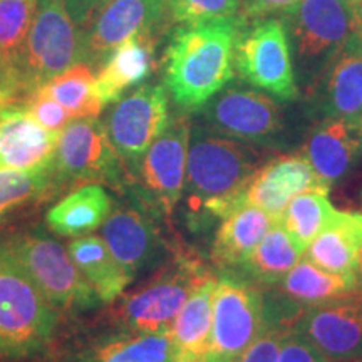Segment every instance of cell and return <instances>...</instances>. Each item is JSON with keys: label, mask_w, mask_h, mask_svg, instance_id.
<instances>
[{"label": "cell", "mask_w": 362, "mask_h": 362, "mask_svg": "<svg viewBox=\"0 0 362 362\" xmlns=\"http://www.w3.org/2000/svg\"><path fill=\"white\" fill-rule=\"evenodd\" d=\"M243 17L180 24L163 54L165 88L180 107L202 110L235 76V45Z\"/></svg>", "instance_id": "cell-1"}, {"label": "cell", "mask_w": 362, "mask_h": 362, "mask_svg": "<svg viewBox=\"0 0 362 362\" xmlns=\"http://www.w3.org/2000/svg\"><path fill=\"white\" fill-rule=\"evenodd\" d=\"M262 153L253 144L225 138L208 128H194L187 158L188 205L225 218L243 205V189L260 166Z\"/></svg>", "instance_id": "cell-2"}, {"label": "cell", "mask_w": 362, "mask_h": 362, "mask_svg": "<svg viewBox=\"0 0 362 362\" xmlns=\"http://www.w3.org/2000/svg\"><path fill=\"white\" fill-rule=\"evenodd\" d=\"M59 315L29 275L0 250V357L24 361L52 344Z\"/></svg>", "instance_id": "cell-3"}, {"label": "cell", "mask_w": 362, "mask_h": 362, "mask_svg": "<svg viewBox=\"0 0 362 362\" xmlns=\"http://www.w3.org/2000/svg\"><path fill=\"white\" fill-rule=\"evenodd\" d=\"M0 250L29 275L56 309L86 310L101 302L72 262L69 250L49 235L16 233L0 243Z\"/></svg>", "instance_id": "cell-4"}, {"label": "cell", "mask_w": 362, "mask_h": 362, "mask_svg": "<svg viewBox=\"0 0 362 362\" xmlns=\"http://www.w3.org/2000/svg\"><path fill=\"white\" fill-rule=\"evenodd\" d=\"M211 277L215 275L200 260L176 257L143 287L123 298L116 309L117 324L131 332H170L185 302Z\"/></svg>", "instance_id": "cell-5"}, {"label": "cell", "mask_w": 362, "mask_h": 362, "mask_svg": "<svg viewBox=\"0 0 362 362\" xmlns=\"http://www.w3.org/2000/svg\"><path fill=\"white\" fill-rule=\"evenodd\" d=\"M78 62H84V34L71 19L64 0H37L22 54L25 98Z\"/></svg>", "instance_id": "cell-6"}, {"label": "cell", "mask_w": 362, "mask_h": 362, "mask_svg": "<svg viewBox=\"0 0 362 362\" xmlns=\"http://www.w3.org/2000/svg\"><path fill=\"white\" fill-rule=\"evenodd\" d=\"M264 325V292L250 280L223 275L211 305L210 347L205 362H235Z\"/></svg>", "instance_id": "cell-7"}, {"label": "cell", "mask_w": 362, "mask_h": 362, "mask_svg": "<svg viewBox=\"0 0 362 362\" xmlns=\"http://www.w3.org/2000/svg\"><path fill=\"white\" fill-rule=\"evenodd\" d=\"M235 71L245 83L280 101H293L298 96L287 27L282 21L262 19L243 25L235 45Z\"/></svg>", "instance_id": "cell-8"}, {"label": "cell", "mask_w": 362, "mask_h": 362, "mask_svg": "<svg viewBox=\"0 0 362 362\" xmlns=\"http://www.w3.org/2000/svg\"><path fill=\"white\" fill-rule=\"evenodd\" d=\"M54 176L64 183L123 185L124 163L112 146L106 124L98 116L72 117L59 133Z\"/></svg>", "instance_id": "cell-9"}, {"label": "cell", "mask_w": 362, "mask_h": 362, "mask_svg": "<svg viewBox=\"0 0 362 362\" xmlns=\"http://www.w3.org/2000/svg\"><path fill=\"white\" fill-rule=\"evenodd\" d=\"M189 136L192 124L187 117L170 121L133 171L139 197L156 214L171 215L183 197Z\"/></svg>", "instance_id": "cell-10"}, {"label": "cell", "mask_w": 362, "mask_h": 362, "mask_svg": "<svg viewBox=\"0 0 362 362\" xmlns=\"http://www.w3.org/2000/svg\"><path fill=\"white\" fill-rule=\"evenodd\" d=\"M168 126V93L161 84H143L123 96L106 121L112 146L131 171Z\"/></svg>", "instance_id": "cell-11"}, {"label": "cell", "mask_w": 362, "mask_h": 362, "mask_svg": "<svg viewBox=\"0 0 362 362\" xmlns=\"http://www.w3.org/2000/svg\"><path fill=\"white\" fill-rule=\"evenodd\" d=\"M202 110L205 128L242 143L272 146L284 131L280 106L259 90L240 88L220 90Z\"/></svg>", "instance_id": "cell-12"}, {"label": "cell", "mask_w": 362, "mask_h": 362, "mask_svg": "<svg viewBox=\"0 0 362 362\" xmlns=\"http://www.w3.org/2000/svg\"><path fill=\"white\" fill-rule=\"evenodd\" d=\"M296 330L332 362L362 356V292L309 307L298 317Z\"/></svg>", "instance_id": "cell-13"}, {"label": "cell", "mask_w": 362, "mask_h": 362, "mask_svg": "<svg viewBox=\"0 0 362 362\" xmlns=\"http://www.w3.org/2000/svg\"><path fill=\"white\" fill-rule=\"evenodd\" d=\"M284 13L304 61L330 56L354 33L356 8L344 0H300Z\"/></svg>", "instance_id": "cell-14"}, {"label": "cell", "mask_w": 362, "mask_h": 362, "mask_svg": "<svg viewBox=\"0 0 362 362\" xmlns=\"http://www.w3.org/2000/svg\"><path fill=\"white\" fill-rule=\"evenodd\" d=\"M166 0H111L84 30V62L99 66L112 49L138 34L156 33Z\"/></svg>", "instance_id": "cell-15"}, {"label": "cell", "mask_w": 362, "mask_h": 362, "mask_svg": "<svg viewBox=\"0 0 362 362\" xmlns=\"http://www.w3.org/2000/svg\"><path fill=\"white\" fill-rule=\"evenodd\" d=\"M330 185L320 178L302 153L272 158L257 168L243 189V202L259 206L279 220L297 194H329Z\"/></svg>", "instance_id": "cell-16"}, {"label": "cell", "mask_w": 362, "mask_h": 362, "mask_svg": "<svg viewBox=\"0 0 362 362\" xmlns=\"http://www.w3.org/2000/svg\"><path fill=\"white\" fill-rule=\"evenodd\" d=\"M59 133L45 129L22 101L0 106V168H52Z\"/></svg>", "instance_id": "cell-17"}, {"label": "cell", "mask_w": 362, "mask_h": 362, "mask_svg": "<svg viewBox=\"0 0 362 362\" xmlns=\"http://www.w3.org/2000/svg\"><path fill=\"white\" fill-rule=\"evenodd\" d=\"M317 94L325 117L362 128V40L354 33L329 56Z\"/></svg>", "instance_id": "cell-18"}, {"label": "cell", "mask_w": 362, "mask_h": 362, "mask_svg": "<svg viewBox=\"0 0 362 362\" xmlns=\"http://www.w3.org/2000/svg\"><path fill=\"white\" fill-rule=\"evenodd\" d=\"M362 128L341 117H325L307 134L302 155L327 185L347 175L361 153Z\"/></svg>", "instance_id": "cell-19"}, {"label": "cell", "mask_w": 362, "mask_h": 362, "mask_svg": "<svg viewBox=\"0 0 362 362\" xmlns=\"http://www.w3.org/2000/svg\"><path fill=\"white\" fill-rule=\"evenodd\" d=\"M156 42V33L138 34L107 54L96 78V93L103 106L119 101L126 90L149 78L155 67Z\"/></svg>", "instance_id": "cell-20"}, {"label": "cell", "mask_w": 362, "mask_h": 362, "mask_svg": "<svg viewBox=\"0 0 362 362\" xmlns=\"http://www.w3.org/2000/svg\"><path fill=\"white\" fill-rule=\"evenodd\" d=\"M61 362H171L170 332L123 330L83 344Z\"/></svg>", "instance_id": "cell-21"}, {"label": "cell", "mask_w": 362, "mask_h": 362, "mask_svg": "<svg viewBox=\"0 0 362 362\" xmlns=\"http://www.w3.org/2000/svg\"><path fill=\"white\" fill-rule=\"evenodd\" d=\"M277 221L259 206L243 203L221 218L216 230L211 260L220 269H240L264 235Z\"/></svg>", "instance_id": "cell-22"}, {"label": "cell", "mask_w": 362, "mask_h": 362, "mask_svg": "<svg viewBox=\"0 0 362 362\" xmlns=\"http://www.w3.org/2000/svg\"><path fill=\"white\" fill-rule=\"evenodd\" d=\"M216 277L208 279L194 291L170 329L171 362H205L210 347L211 305Z\"/></svg>", "instance_id": "cell-23"}, {"label": "cell", "mask_w": 362, "mask_h": 362, "mask_svg": "<svg viewBox=\"0 0 362 362\" xmlns=\"http://www.w3.org/2000/svg\"><path fill=\"white\" fill-rule=\"evenodd\" d=\"M362 252V214L336 211L334 218L305 248V259L339 275H354Z\"/></svg>", "instance_id": "cell-24"}, {"label": "cell", "mask_w": 362, "mask_h": 362, "mask_svg": "<svg viewBox=\"0 0 362 362\" xmlns=\"http://www.w3.org/2000/svg\"><path fill=\"white\" fill-rule=\"evenodd\" d=\"M112 211V198L99 183H86L56 203L45 215V223L59 237L89 235Z\"/></svg>", "instance_id": "cell-25"}, {"label": "cell", "mask_w": 362, "mask_h": 362, "mask_svg": "<svg viewBox=\"0 0 362 362\" xmlns=\"http://www.w3.org/2000/svg\"><path fill=\"white\" fill-rule=\"evenodd\" d=\"M103 240L117 264L134 277L155 252L156 232L139 210L117 208L103 223Z\"/></svg>", "instance_id": "cell-26"}, {"label": "cell", "mask_w": 362, "mask_h": 362, "mask_svg": "<svg viewBox=\"0 0 362 362\" xmlns=\"http://www.w3.org/2000/svg\"><path fill=\"white\" fill-rule=\"evenodd\" d=\"M67 250L101 302H115L133 282V275L117 264L103 237H78L69 243Z\"/></svg>", "instance_id": "cell-27"}, {"label": "cell", "mask_w": 362, "mask_h": 362, "mask_svg": "<svg viewBox=\"0 0 362 362\" xmlns=\"http://www.w3.org/2000/svg\"><path fill=\"white\" fill-rule=\"evenodd\" d=\"M274 288L280 297L304 310L332 298L359 292L356 275L330 274L307 259L298 260V264L279 284H275Z\"/></svg>", "instance_id": "cell-28"}, {"label": "cell", "mask_w": 362, "mask_h": 362, "mask_svg": "<svg viewBox=\"0 0 362 362\" xmlns=\"http://www.w3.org/2000/svg\"><path fill=\"white\" fill-rule=\"evenodd\" d=\"M304 250L291 238L279 220L264 235L240 269L259 287H274L298 264Z\"/></svg>", "instance_id": "cell-29"}, {"label": "cell", "mask_w": 362, "mask_h": 362, "mask_svg": "<svg viewBox=\"0 0 362 362\" xmlns=\"http://www.w3.org/2000/svg\"><path fill=\"white\" fill-rule=\"evenodd\" d=\"M37 89L56 99L72 117L98 116L103 110L96 93V78L88 62H78Z\"/></svg>", "instance_id": "cell-30"}, {"label": "cell", "mask_w": 362, "mask_h": 362, "mask_svg": "<svg viewBox=\"0 0 362 362\" xmlns=\"http://www.w3.org/2000/svg\"><path fill=\"white\" fill-rule=\"evenodd\" d=\"M337 210L330 205L327 194L302 193L288 203L279 216V223L291 235L302 250L310 245L312 240L332 221Z\"/></svg>", "instance_id": "cell-31"}, {"label": "cell", "mask_w": 362, "mask_h": 362, "mask_svg": "<svg viewBox=\"0 0 362 362\" xmlns=\"http://www.w3.org/2000/svg\"><path fill=\"white\" fill-rule=\"evenodd\" d=\"M54 180V166L47 170L0 168V221L47 193Z\"/></svg>", "instance_id": "cell-32"}, {"label": "cell", "mask_w": 362, "mask_h": 362, "mask_svg": "<svg viewBox=\"0 0 362 362\" xmlns=\"http://www.w3.org/2000/svg\"><path fill=\"white\" fill-rule=\"evenodd\" d=\"M293 327L296 325L285 320L279 312L264 302V325L260 334L235 362H279L280 344L285 332Z\"/></svg>", "instance_id": "cell-33"}, {"label": "cell", "mask_w": 362, "mask_h": 362, "mask_svg": "<svg viewBox=\"0 0 362 362\" xmlns=\"http://www.w3.org/2000/svg\"><path fill=\"white\" fill-rule=\"evenodd\" d=\"M242 0H166V13L175 24H198L237 16Z\"/></svg>", "instance_id": "cell-34"}, {"label": "cell", "mask_w": 362, "mask_h": 362, "mask_svg": "<svg viewBox=\"0 0 362 362\" xmlns=\"http://www.w3.org/2000/svg\"><path fill=\"white\" fill-rule=\"evenodd\" d=\"M24 106L29 110L35 119L44 126L45 129L52 131V133H61L64 126L72 119L69 111L62 107L56 99L42 93L40 89H35L27 96L24 101Z\"/></svg>", "instance_id": "cell-35"}, {"label": "cell", "mask_w": 362, "mask_h": 362, "mask_svg": "<svg viewBox=\"0 0 362 362\" xmlns=\"http://www.w3.org/2000/svg\"><path fill=\"white\" fill-rule=\"evenodd\" d=\"M279 362H332L296 327L287 330L280 344Z\"/></svg>", "instance_id": "cell-36"}, {"label": "cell", "mask_w": 362, "mask_h": 362, "mask_svg": "<svg viewBox=\"0 0 362 362\" xmlns=\"http://www.w3.org/2000/svg\"><path fill=\"white\" fill-rule=\"evenodd\" d=\"M64 2L72 22L84 33L90 22L94 21V17H96L111 0H64Z\"/></svg>", "instance_id": "cell-37"}, {"label": "cell", "mask_w": 362, "mask_h": 362, "mask_svg": "<svg viewBox=\"0 0 362 362\" xmlns=\"http://www.w3.org/2000/svg\"><path fill=\"white\" fill-rule=\"evenodd\" d=\"M298 2L300 0H242L240 7L243 8V17L264 19L265 16H270V13L288 11Z\"/></svg>", "instance_id": "cell-38"}, {"label": "cell", "mask_w": 362, "mask_h": 362, "mask_svg": "<svg viewBox=\"0 0 362 362\" xmlns=\"http://www.w3.org/2000/svg\"><path fill=\"white\" fill-rule=\"evenodd\" d=\"M354 34L362 40V7L356 8V22H354Z\"/></svg>", "instance_id": "cell-39"}, {"label": "cell", "mask_w": 362, "mask_h": 362, "mask_svg": "<svg viewBox=\"0 0 362 362\" xmlns=\"http://www.w3.org/2000/svg\"><path fill=\"white\" fill-rule=\"evenodd\" d=\"M356 284H357V291L362 292V252L359 255V260H357V265H356Z\"/></svg>", "instance_id": "cell-40"}, {"label": "cell", "mask_w": 362, "mask_h": 362, "mask_svg": "<svg viewBox=\"0 0 362 362\" xmlns=\"http://www.w3.org/2000/svg\"><path fill=\"white\" fill-rule=\"evenodd\" d=\"M344 2H347L352 8H359L362 7V0H344Z\"/></svg>", "instance_id": "cell-41"}, {"label": "cell", "mask_w": 362, "mask_h": 362, "mask_svg": "<svg viewBox=\"0 0 362 362\" xmlns=\"http://www.w3.org/2000/svg\"><path fill=\"white\" fill-rule=\"evenodd\" d=\"M342 362H362V356H361V357H356V359H351V361H342Z\"/></svg>", "instance_id": "cell-42"}]
</instances>
